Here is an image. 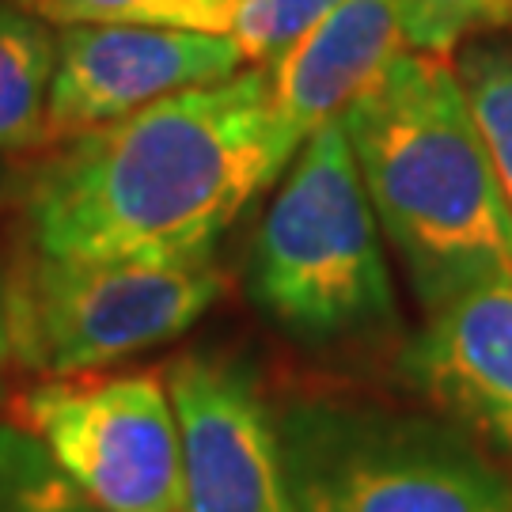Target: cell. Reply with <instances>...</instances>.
<instances>
[{
	"label": "cell",
	"mask_w": 512,
	"mask_h": 512,
	"mask_svg": "<svg viewBox=\"0 0 512 512\" xmlns=\"http://www.w3.org/2000/svg\"><path fill=\"white\" fill-rule=\"evenodd\" d=\"M293 156L266 69H239L54 145L19 209L27 247L65 258L217 251Z\"/></svg>",
	"instance_id": "1"
},
{
	"label": "cell",
	"mask_w": 512,
	"mask_h": 512,
	"mask_svg": "<svg viewBox=\"0 0 512 512\" xmlns=\"http://www.w3.org/2000/svg\"><path fill=\"white\" fill-rule=\"evenodd\" d=\"M342 122L380 232L425 311L512 274V205L452 61L403 50Z\"/></svg>",
	"instance_id": "2"
},
{
	"label": "cell",
	"mask_w": 512,
	"mask_h": 512,
	"mask_svg": "<svg viewBox=\"0 0 512 512\" xmlns=\"http://www.w3.org/2000/svg\"><path fill=\"white\" fill-rule=\"evenodd\" d=\"M247 293L277 330L304 346L395 327L380 220L342 118L315 129L285 167L255 228Z\"/></svg>",
	"instance_id": "3"
},
{
	"label": "cell",
	"mask_w": 512,
	"mask_h": 512,
	"mask_svg": "<svg viewBox=\"0 0 512 512\" xmlns=\"http://www.w3.org/2000/svg\"><path fill=\"white\" fill-rule=\"evenodd\" d=\"M217 251L186 258H65L27 247L4 266L12 365L80 376L167 346L224 293Z\"/></svg>",
	"instance_id": "4"
},
{
	"label": "cell",
	"mask_w": 512,
	"mask_h": 512,
	"mask_svg": "<svg viewBox=\"0 0 512 512\" xmlns=\"http://www.w3.org/2000/svg\"><path fill=\"white\" fill-rule=\"evenodd\" d=\"M296 512H512V482L463 437L376 406L277 410Z\"/></svg>",
	"instance_id": "5"
},
{
	"label": "cell",
	"mask_w": 512,
	"mask_h": 512,
	"mask_svg": "<svg viewBox=\"0 0 512 512\" xmlns=\"http://www.w3.org/2000/svg\"><path fill=\"white\" fill-rule=\"evenodd\" d=\"M12 425L107 512H183V444L164 372H80L16 395Z\"/></svg>",
	"instance_id": "6"
},
{
	"label": "cell",
	"mask_w": 512,
	"mask_h": 512,
	"mask_svg": "<svg viewBox=\"0 0 512 512\" xmlns=\"http://www.w3.org/2000/svg\"><path fill=\"white\" fill-rule=\"evenodd\" d=\"M183 444V512H296L255 372L228 353H183L164 368Z\"/></svg>",
	"instance_id": "7"
},
{
	"label": "cell",
	"mask_w": 512,
	"mask_h": 512,
	"mask_svg": "<svg viewBox=\"0 0 512 512\" xmlns=\"http://www.w3.org/2000/svg\"><path fill=\"white\" fill-rule=\"evenodd\" d=\"M247 61L228 35L73 23L57 27V65L46 103V145L118 122L186 88L236 76Z\"/></svg>",
	"instance_id": "8"
},
{
	"label": "cell",
	"mask_w": 512,
	"mask_h": 512,
	"mask_svg": "<svg viewBox=\"0 0 512 512\" xmlns=\"http://www.w3.org/2000/svg\"><path fill=\"white\" fill-rule=\"evenodd\" d=\"M410 50L395 0H342L308 35L266 65L270 107L285 145L300 152L319 126L342 118L391 61Z\"/></svg>",
	"instance_id": "9"
},
{
	"label": "cell",
	"mask_w": 512,
	"mask_h": 512,
	"mask_svg": "<svg viewBox=\"0 0 512 512\" xmlns=\"http://www.w3.org/2000/svg\"><path fill=\"white\" fill-rule=\"evenodd\" d=\"M410 372L512 452V274L486 277L429 311Z\"/></svg>",
	"instance_id": "10"
},
{
	"label": "cell",
	"mask_w": 512,
	"mask_h": 512,
	"mask_svg": "<svg viewBox=\"0 0 512 512\" xmlns=\"http://www.w3.org/2000/svg\"><path fill=\"white\" fill-rule=\"evenodd\" d=\"M57 65L54 23L0 4V152L46 148V103Z\"/></svg>",
	"instance_id": "11"
},
{
	"label": "cell",
	"mask_w": 512,
	"mask_h": 512,
	"mask_svg": "<svg viewBox=\"0 0 512 512\" xmlns=\"http://www.w3.org/2000/svg\"><path fill=\"white\" fill-rule=\"evenodd\" d=\"M452 73L512 205V42L494 35L459 42L452 50Z\"/></svg>",
	"instance_id": "12"
},
{
	"label": "cell",
	"mask_w": 512,
	"mask_h": 512,
	"mask_svg": "<svg viewBox=\"0 0 512 512\" xmlns=\"http://www.w3.org/2000/svg\"><path fill=\"white\" fill-rule=\"evenodd\" d=\"M239 0H38L35 12L54 27L73 23H129L228 35Z\"/></svg>",
	"instance_id": "13"
},
{
	"label": "cell",
	"mask_w": 512,
	"mask_h": 512,
	"mask_svg": "<svg viewBox=\"0 0 512 512\" xmlns=\"http://www.w3.org/2000/svg\"><path fill=\"white\" fill-rule=\"evenodd\" d=\"M0 512H107L19 425L0 429Z\"/></svg>",
	"instance_id": "14"
},
{
	"label": "cell",
	"mask_w": 512,
	"mask_h": 512,
	"mask_svg": "<svg viewBox=\"0 0 512 512\" xmlns=\"http://www.w3.org/2000/svg\"><path fill=\"white\" fill-rule=\"evenodd\" d=\"M410 50L448 57L459 42L490 35L512 19V0H395Z\"/></svg>",
	"instance_id": "15"
},
{
	"label": "cell",
	"mask_w": 512,
	"mask_h": 512,
	"mask_svg": "<svg viewBox=\"0 0 512 512\" xmlns=\"http://www.w3.org/2000/svg\"><path fill=\"white\" fill-rule=\"evenodd\" d=\"M342 0H239L228 38L247 65L266 69Z\"/></svg>",
	"instance_id": "16"
},
{
	"label": "cell",
	"mask_w": 512,
	"mask_h": 512,
	"mask_svg": "<svg viewBox=\"0 0 512 512\" xmlns=\"http://www.w3.org/2000/svg\"><path fill=\"white\" fill-rule=\"evenodd\" d=\"M35 164V152H0V217L23 209L31 179H35Z\"/></svg>",
	"instance_id": "17"
},
{
	"label": "cell",
	"mask_w": 512,
	"mask_h": 512,
	"mask_svg": "<svg viewBox=\"0 0 512 512\" xmlns=\"http://www.w3.org/2000/svg\"><path fill=\"white\" fill-rule=\"evenodd\" d=\"M12 365V338H8V308H4V270H0V399H4V380Z\"/></svg>",
	"instance_id": "18"
},
{
	"label": "cell",
	"mask_w": 512,
	"mask_h": 512,
	"mask_svg": "<svg viewBox=\"0 0 512 512\" xmlns=\"http://www.w3.org/2000/svg\"><path fill=\"white\" fill-rule=\"evenodd\" d=\"M0 4H16V8H31V12H35L38 0H0Z\"/></svg>",
	"instance_id": "19"
}]
</instances>
